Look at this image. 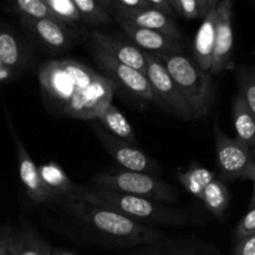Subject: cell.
<instances>
[{"instance_id": "cell-15", "label": "cell", "mask_w": 255, "mask_h": 255, "mask_svg": "<svg viewBox=\"0 0 255 255\" xmlns=\"http://www.w3.org/2000/svg\"><path fill=\"white\" fill-rule=\"evenodd\" d=\"M116 16L136 25L143 29L154 30L162 32L173 39L181 40L182 35L176 22L169 17V15L164 14L161 10L154 7H144V9H124L117 7Z\"/></svg>"}, {"instance_id": "cell-40", "label": "cell", "mask_w": 255, "mask_h": 255, "mask_svg": "<svg viewBox=\"0 0 255 255\" xmlns=\"http://www.w3.org/2000/svg\"><path fill=\"white\" fill-rule=\"evenodd\" d=\"M4 229H5V227H4V228H1V229H0V243H1L2 236H4Z\"/></svg>"}, {"instance_id": "cell-30", "label": "cell", "mask_w": 255, "mask_h": 255, "mask_svg": "<svg viewBox=\"0 0 255 255\" xmlns=\"http://www.w3.org/2000/svg\"><path fill=\"white\" fill-rule=\"evenodd\" d=\"M234 255H255V233L238 239Z\"/></svg>"}, {"instance_id": "cell-17", "label": "cell", "mask_w": 255, "mask_h": 255, "mask_svg": "<svg viewBox=\"0 0 255 255\" xmlns=\"http://www.w3.org/2000/svg\"><path fill=\"white\" fill-rule=\"evenodd\" d=\"M0 60L15 75L24 70L26 52L22 42L10 27L0 25Z\"/></svg>"}, {"instance_id": "cell-37", "label": "cell", "mask_w": 255, "mask_h": 255, "mask_svg": "<svg viewBox=\"0 0 255 255\" xmlns=\"http://www.w3.org/2000/svg\"><path fill=\"white\" fill-rule=\"evenodd\" d=\"M50 255H76L74 253H70V252L62 251V249H51V253Z\"/></svg>"}, {"instance_id": "cell-39", "label": "cell", "mask_w": 255, "mask_h": 255, "mask_svg": "<svg viewBox=\"0 0 255 255\" xmlns=\"http://www.w3.org/2000/svg\"><path fill=\"white\" fill-rule=\"evenodd\" d=\"M169 1H171V4H172V6H173V9L177 10V0H169Z\"/></svg>"}, {"instance_id": "cell-33", "label": "cell", "mask_w": 255, "mask_h": 255, "mask_svg": "<svg viewBox=\"0 0 255 255\" xmlns=\"http://www.w3.org/2000/svg\"><path fill=\"white\" fill-rule=\"evenodd\" d=\"M149 4V6L154 7L157 10H161L164 14L169 15L173 10V6H172L171 1L169 0H146Z\"/></svg>"}, {"instance_id": "cell-12", "label": "cell", "mask_w": 255, "mask_h": 255, "mask_svg": "<svg viewBox=\"0 0 255 255\" xmlns=\"http://www.w3.org/2000/svg\"><path fill=\"white\" fill-rule=\"evenodd\" d=\"M7 122H9L10 133L12 136V142H14L15 152H16L20 181H21L22 186H24L26 196L35 204H41L45 203V202H49L50 199H52V197L50 196L49 192L46 191V188L42 184L41 178H40L39 166H36L34 159L31 158L30 153L26 151L24 144H22V142L20 141L19 136H17L16 131H15V127L12 126L9 117H7Z\"/></svg>"}, {"instance_id": "cell-35", "label": "cell", "mask_w": 255, "mask_h": 255, "mask_svg": "<svg viewBox=\"0 0 255 255\" xmlns=\"http://www.w3.org/2000/svg\"><path fill=\"white\" fill-rule=\"evenodd\" d=\"M252 154H253V159H254L253 171H252V177H251V181L253 182V192H252L251 201H249V204H248L249 209L254 208L255 207V146L252 147Z\"/></svg>"}, {"instance_id": "cell-3", "label": "cell", "mask_w": 255, "mask_h": 255, "mask_svg": "<svg viewBox=\"0 0 255 255\" xmlns=\"http://www.w3.org/2000/svg\"><path fill=\"white\" fill-rule=\"evenodd\" d=\"M69 208L87 227L102 237L121 244H146L161 238V232L143 226L121 213L105 207L69 198Z\"/></svg>"}, {"instance_id": "cell-5", "label": "cell", "mask_w": 255, "mask_h": 255, "mask_svg": "<svg viewBox=\"0 0 255 255\" xmlns=\"http://www.w3.org/2000/svg\"><path fill=\"white\" fill-rule=\"evenodd\" d=\"M92 183L95 184V188L122 192L159 203L167 204L178 202V194L173 187L153 174L115 169L95 176L92 178Z\"/></svg>"}, {"instance_id": "cell-23", "label": "cell", "mask_w": 255, "mask_h": 255, "mask_svg": "<svg viewBox=\"0 0 255 255\" xmlns=\"http://www.w3.org/2000/svg\"><path fill=\"white\" fill-rule=\"evenodd\" d=\"M201 201L217 218H222L229 204V192L222 179H214L202 194Z\"/></svg>"}, {"instance_id": "cell-9", "label": "cell", "mask_w": 255, "mask_h": 255, "mask_svg": "<svg viewBox=\"0 0 255 255\" xmlns=\"http://www.w3.org/2000/svg\"><path fill=\"white\" fill-rule=\"evenodd\" d=\"M91 128L107 153L124 169L153 176L162 172L159 164L134 144L117 138L114 134L109 133L104 127L96 124H91Z\"/></svg>"}, {"instance_id": "cell-19", "label": "cell", "mask_w": 255, "mask_h": 255, "mask_svg": "<svg viewBox=\"0 0 255 255\" xmlns=\"http://www.w3.org/2000/svg\"><path fill=\"white\" fill-rule=\"evenodd\" d=\"M96 120H99L101 126L109 133L114 134L115 137H117L120 139H124V141L128 142V143L134 144L136 136H134L133 128H132L128 120L125 117V115L116 106L110 104L99 115V117Z\"/></svg>"}, {"instance_id": "cell-1", "label": "cell", "mask_w": 255, "mask_h": 255, "mask_svg": "<svg viewBox=\"0 0 255 255\" xmlns=\"http://www.w3.org/2000/svg\"><path fill=\"white\" fill-rule=\"evenodd\" d=\"M45 106L55 115L92 121L112 104L116 85L76 60H52L37 74Z\"/></svg>"}, {"instance_id": "cell-41", "label": "cell", "mask_w": 255, "mask_h": 255, "mask_svg": "<svg viewBox=\"0 0 255 255\" xmlns=\"http://www.w3.org/2000/svg\"><path fill=\"white\" fill-rule=\"evenodd\" d=\"M253 55H254V56H255V50H254V52H253Z\"/></svg>"}, {"instance_id": "cell-8", "label": "cell", "mask_w": 255, "mask_h": 255, "mask_svg": "<svg viewBox=\"0 0 255 255\" xmlns=\"http://www.w3.org/2000/svg\"><path fill=\"white\" fill-rule=\"evenodd\" d=\"M144 55L147 62L146 77L151 85L157 104L163 105L167 110L181 117L182 120L194 119L188 104L183 99L176 82L173 81L161 60L148 52H144Z\"/></svg>"}, {"instance_id": "cell-25", "label": "cell", "mask_w": 255, "mask_h": 255, "mask_svg": "<svg viewBox=\"0 0 255 255\" xmlns=\"http://www.w3.org/2000/svg\"><path fill=\"white\" fill-rule=\"evenodd\" d=\"M79 11L81 21L91 25L109 24L110 16L106 9L97 2V0H72Z\"/></svg>"}, {"instance_id": "cell-4", "label": "cell", "mask_w": 255, "mask_h": 255, "mask_svg": "<svg viewBox=\"0 0 255 255\" xmlns=\"http://www.w3.org/2000/svg\"><path fill=\"white\" fill-rule=\"evenodd\" d=\"M161 60L188 104L194 119L206 116L213 104L211 72L202 70L193 59L183 54L154 55Z\"/></svg>"}, {"instance_id": "cell-29", "label": "cell", "mask_w": 255, "mask_h": 255, "mask_svg": "<svg viewBox=\"0 0 255 255\" xmlns=\"http://www.w3.org/2000/svg\"><path fill=\"white\" fill-rule=\"evenodd\" d=\"M253 233H255V207L249 209L248 213L241 219L236 229V236L238 239Z\"/></svg>"}, {"instance_id": "cell-21", "label": "cell", "mask_w": 255, "mask_h": 255, "mask_svg": "<svg viewBox=\"0 0 255 255\" xmlns=\"http://www.w3.org/2000/svg\"><path fill=\"white\" fill-rule=\"evenodd\" d=\"M177 179L192 196L201 201L204 189L212 181L216 179V177L213 172L209 171L208 168L194 163L188 167L187 171L177 172Z\"/></svg>"}, {"instance_id": "cell-38", "label": "cell", "mask_w": 255, "mask_h": 255, "mask_svg": "<svg viewBox=\"0 0 255 255\" xmlns=\"http://www.w3.org/2000/svg\"><path fill=\"white\" fill-rule=\"evenodd\" d=\"M97 2H99L102 7H105V9L111 7L112 5H114V0H97Z\"/></svg>"}, {"instance_id": "cell-11", "label": "cell", "mask_w": 255, "mask_h": 255, "mask_svg": "<svg viewBox=\"0 0 255 255\" xmlns=\"http://www.w3.org/2000/svg\"><path fill=\"white\" fill-rule=\"evenodd\" d=\"M20 22L35 40L51 51L61 52L71 47L74 34L70 26L60 20L49 19V17L35 19V17L20 16Z\"/></svg>"}, {"instance_id": "cell-2", "label": "cell", "mask_w": 255, "mask_h": 255, "mask_svg": "<svg viewBox=\"0 0 255 255\" xmlns=\"http://www.w3.org/2000/svg\"><path fill=\"white\" fill-rule=\"evenodd\" d=\"M71 197L81 199L86 203L109 208L139 223L148 222L156 224L181 226L188 221V217L183 211L172 208L164 203L122 193V192L76 187Z\"/></svg>"}, {"instance_id": "cell-7", "label": "cell", "mask_w": 255, "mask_h": 255, "mask_svg": "<svg viewBox=\"0 0 255 255\" xmlns=\"http://www.w3.org/2000/svg\"><path fill=\"white\" fill-rule=\"evenodd\" d=\"M91 52L95 62L99 65L100 69H102V71L106 72L107 77L111 79L115 85L117 84L121 86L125 91L131 94L139 101L147 102V104L149 102L157 104V100L146 75L127 65L121 64L94 44L91 46Z\"/></svg>"}, {"instance_id": "cell-26", "label": "cell", "mask_w": 255, "mask_h": 255, "mask_svg": "<svg viewBox=\"0 0 255 255\" xmlns=\"http://www.w3.org/2000/svg\"><path fill=\"white\" fill-rule=\"evenodd\" d=\"M45 5L49 7L54 16L67 26H74L81 21L79 11L75 7L72 0H42Z\"/></svg>"}, {"instance_id": "cell-18", "label": "cell", "mask_w": 255, "mask_h": 255, "mask_svg": "<svg viewBox=\"0 0 255 255\" xmlns=\"http://www.w3.org/2000/svg\"><path fill=\"white\" fill-rule=\"evenodd\" d=\"M40 178L42 184L49 192L52 198L55 197H71L74 194L75 188L74 183L70 177L64 171L61 166L56 162H47V163L39 166Z\"/></svg>"}, {"instance_id": "cell-27", "label": "cell", "mask_w": 255, "mask_h": 255, "mask_svg": "<svg viewBox=\"0 0 255 255\" xmlns=\"http://www.w3.org/2000/svg\"><path fill=\"white\" fill-rule=\"evenodd\" d=\"M9 1L15 11L19 12L20 16H29L35 19H41V17L56 19L49 7L42 2V0H9Z\"/></svg>"}, {"instance_id": "cell-24", "label": "cell", "mask_w": 255, "mask_h": 255, "mask_svg": "<svg viewBox=\"0 0 255 255\" xmlns=\"http://www.w3.org/2000/svg\"><path fill=\"white\" fill-rule=\"evenodd\" d=\"M239 96L255 116V66H242L237 70Z\"/></svg>"}, {"instance_id": "cell-32", "label": "cell", "mask_w": 255, "mask_h": 255, "mask_svg": "<svg viewBox=\"0 0 255 255\" xmlns=\"http://www.w3.org/2000/svg\"><path fill=\"white\" fill-rule=\"evenodd\" d=\"M116 1L117 7H124V9H144V7H151L146 0H114Z\"/></svg>"}, {"instance_id": "cell-16", "label": "cell", "mask_w": 255, "mask_h": 255, "mask_svg": "<svg viewBox=\"0 0 255 255\" xmlns=\"http://www.w3.org/2000/svg\"><path fill=\"white\" fill-rule=\"evenodd\" d=\"M216 7H212L203 16L201 26L194 37V62L204 71H211L216 42Z\"/></svg>"}, {"instance_id": "cell-31", "label": "cell", "mask_w": 255, "mask_h": 255, "mask_svg": "<svg viewBox=\"0 0 255 255\" xmlns=\"http://www.w3.org/2000/svg\"><path fill=\"white\" fill-rule=\"evenodd\" d=\"M0 255H15L14 232L9 227H5L4 229V236L0 243Z\"/></svg>"}, {"instance_id": "cell-34", "label": "cell", "mask_w": 255, "mask_h": 255, "mask_svg": "<svg viewBox=\"0 0 255 255\" xmlns=\"http://www.w3.org/2000/svg\"><path fill=\"white\" fill-rule=\"evenodd\" d=\"M15 74L0 60V85L9 84L14 80Z\"/></svg>"}, {"instance_id": "cell-28", "label": "cell", "mask_w": 255, "mask_h": 255, "mask_svg": "<svg viewBox=\"0 0 255 255\" xmlns=\"http://www.w3.org/2000/svg\"><path fill=\"white\" fill-rule=\"evenodd\" d=\"M177 11L187 19L204 16L207 12L203 0H177Z\"/></svg>"}, {"instance_id": "cell-13", "label": "cell", "mask_w": 255, "mask_h": 255, "mask_svg": "<svg viewBox=\"0 0 255 255\" xmlns=\"http://www.w3.org/2000/svg\"><path fill=\"white\" fill-rule=\"evenodd\" d=\"M116 20L120 26L124 29L125 34L128 36L129 41L133 42L143 52H148L152 55L176 54V52L182 54L183 52L181 40L169 37L154 30L136 26L119 16H116Z\"/></svg>"}, {"instance_id": "cell-36", "label": "cell", "mask_w": 255, "mask_h": 255, "mask_svg": "<svg viewBox=\"0 0 255 255\" xmlns=\"http://www.w3.org/2000/svg\"><path fill=\"white\" fill-rule=\"evenodd\" d=\"M203 1H204V6H206V10L208 11V10L212 9V7H216L217 5L219 4L221 0H203Z\"/></svg>"}, {"instance_id": "cell-22", "label": "cell", "mask_w": 255, "mask_h": 255, "mask_svg": "<svg viewBox=\"0 0 255 255\" xmlns=\"http://www.w3.org/2000/svg\"><path fill=\"white\" fill-rule=\"evenodd\" d=\"M15 255H50L51 247L34 229L25 228L14 233Z\"/></svg>"}, {"instance_id": "cell-6", "label": "cell", "mask_w": 255, "mask_h": 255, "mask_svg": "<svg viewBox=\"0 0 255 255\" xmlns=\"http://www.w3.org/2000/svg\"><path fill=\"white\" fill-rule=\"evenodd\" d=\"M213 133L216 138L217 163L222 178L224 181H251L254 164L251 147L238 138L227 136L219 127L218 121L214 122Z\"/></svg>"}, {"instance_id": "cell-20", "label": "cell", "mask_w": 255, "mask_h": 255, "mask_svg": "<svg viewBox=\"0 0 255 255\" xmlns=\"http://www.w3.org/2000/svg\"><path fill=\"white\" fill-rule=\"evenodd\" d=\"M232 112L234 128L237 132L236 138L252 148L255 146V116L239 95H237L234 99Z\"/></svg>"}, {"instance_id": "cell-14", "label": "cell", "mask_w": 255, "mask_h": 255, "mask_svg": "<svg viewBox=\"0 0 255 255\" xmlns=\"http://www.w3.org/2000/svg\"><path fill=\"white\" fill-rule=\"evenodd\" d=\"M91 40L92 44L104 50L119 62L146 75V55L132 41L121 36L107 35L100 31H92Z\"/></svg>"}, {"instance_id": "cell-10", "label": "cell", "mask_w": 255, "mask_h": 255, "mask_svg": "<svg viewBox=\"0 0 255 255\" xmlns=\"http://www.w3.org/2000/svg\"><path fill=\"white\" fill-rule=\"evenodd\" d=\"M232 14L233 0H221L216 9V42L209 71L213 75H219L234 67V35Z\"/></svg>"}]
</instances>
